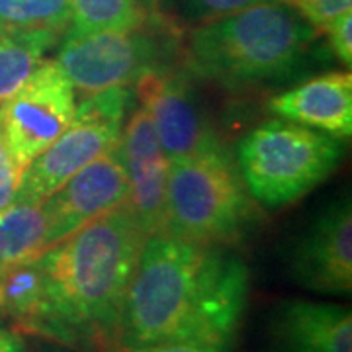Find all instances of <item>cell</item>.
<instances>
[{"mask_svg": "<svg viewBox=\"0 0 352 352\" xmlns=\"http://www.w3.org/2000/svg\"><path fill=\"white\" fill-rule=\"evenodd\" d=\"M22 352H63V351H59V349H47V346H39V349H34V351H28L24 346V351Z\"/></svg>", "mask_w": 352, "mask_h": 352, "instance_id": "27", "label": "cell"}, {"mask_svg": "<svg viewBox=\"0 0 352 352\" xmlns=\"http://www.w3.org/2000/svg\"><path fill=\"white\" fill-rule=\"evenodd\" d=\"M147 237L122 206L43 252L47 307L36 337L75 352H124V303Z\"/></svg>", "mask_w": 352, "mask_h": 352, "instance_id": "2", "label": "cell"}, {"mask_svg": "<svg viewBox=\"0 0 352 352\" xmlns=\"http://www.w3.org/2000/svg\"><path fill=\"white\" fill-rule=\"evenodd\" d=\"M24 168L14 159L6 141L0 135V212L6 210L14 200L22 184Z\"/></svg>", "mask_w": 352, "mask_h": 352, "instance_id": "22", "label": "cell"}, {"mask_svg": "<svg viewBox=\"0 0 352 352\" xmlns=\"http://www.w3.org/2000/svg\"><path fill=\"white\" fill-rule=\"evenodd\" d=\"M133 85L168 163L219 141L204 118L184 69L157 63L141 73Z\"/></svg>", "mask_w": 352, "mask_h": 352, "instance_id": "9", "label": "cell"}, {"mask_svg": "<svg viewBox=\"0 0 352 352\" xmlns=\"http://www.w3.org/2000/svg\"><path fill=\"white\" fill-rule=\"evenodd\" d=\"M180 34L159 16L129 30H102L82 36H65L57 67L75 92L85 98L106 88L133 85L149 67L163 63L168 50H178Z\"/></svg>", "mask_w": 352, "mask_h": 352, "instance_id": "6", "label": "cell"}, {"mask_svg": "<svg viewBox=\"0 0 352 352\" xmlns=\"http://www.w3.org/2000/svg\"><path fill=\"white\" fill-rule=\"evenodd\" d=\"M344 141L276 118L241 139L235 161L252 200L278 210L302 200L339 168Z\"/></svg>", "mask_w": 352, "mask_h": 352, "instance_id": "5", "label": "cell"}, {"mask_svg": "<svg viewBox=\"0 0 352 352\" xmlns=\"http://www.w3.org/2000/svg\"><path fill=\"white\" fill-rule=\"evenodd\" d=\"M288 270L302 288L325 296L352 292V206L351 196L331 201L294 239Z\"/></svg>", "mask_w": 352, "mask_h": 352, "instance_id": "10", "label": "cell"}, {"mask_svg": "<svg viewBox=\"0 0 352 352\" xmlns=\"http://www.w3.org/2000/svg\"><path fill=\"white\" fill-rule=\"evenodd\" d=\"M268 352H352L351 307L284 300L268 321Z\"/></svg>", "mask_w": 352, "mask_h": 352, "instance_id": "13", "label": "cell"}, {"mask_svg": "<svg viewBox=\"0 0 352 352\" xmlns=\"http://www.w3.org/2000/svg\"><path fill=\"white\" fill-rule=\"evenodd\" d=\"M120 155L129 182L127 208L147 235L161 233L164 226V196L168 161L143 108L129 116L122 129Z\"/></svg>", "mask_w": 352, "mask_h": 352, "instance_id": "12", "label": "cell"}, {"mask_svg": "<svg viewBox=\"0 0 352 352\" xmlns=\"http://www.w3.org/2000/svg\"><path fill=\"white\" fill-rule=\"evenodd\" d=\"M75 112V88L53 59H43L24 85L0 104V135L25 170L63 133Z\"/></svg>", "mask_w": 352, "mask_h": 352, "instance_id": "8", "label": "cell"}, {"mask_svg": "<svg viewBox=\"0 0 352 352\" xmlns=\"http://www.w3.org/2000/svg\"><path fill=\"white\" fill-rule=\"evenodd\" d=\"M149 18L139 0H71V24L65 36L129 30L145 24Z\"/></svg>", "mask_w": 352, "mask_h": 352, "instance_id": "18", "label": "cell"}, {"mask_svg": "<svg viewBox=\"0 0 352 352\" xmlns=\"http://www.w3.org/2000/svg\"><path fill=\"white\" fill-rule=\"evenodd\" d=\"M59 39L41 30H0V104L32 76Z\"/></svg>", "mask_w": 352, "mask_h": 352, "instance_id": "17", "label": "cell"}, {"mask_svg": "<svg viewBox=\"0 0 352 352\" xmlns=\"http://www.w3.org/2000/svg\"><path fill=\"white\" fill-rule=\"evenodd\" d=\"M129 92L106 88L76 106L63 133L25 166L16 200L43 204L80 168L120 145Z\"/></svg>", "mask_w": 352, "mask_h": 352, "instance_id": "7", "label": "cell"}, {"mask_svg": "<svg viewBox=\"0 0 352 352\" xmlns=\"http://www.w3.org/2000/svg\"><path fill=\"white\" fill-rule=\"evenodd\" d=\"M47 251V223L41 204L14 200L0 212V270L39 258Z\"/></svg>", "mask_w": 352, "mask_h": 352, "instance_id": "16", "label": "cell"}, {"mask_svg": "<svg viewBox=\"0 0 352 352\" xmlns=\"http://www.w3.org/2000/svg\"><path fill=\"white\" fill-rule=\"evenodd\" d=\"M127 352H223L206 342H196V340H166V342H155L147 346L131 349Z\"/></svg>", "mask_w": 352, "mask_h": 352, "instance_id": "24", "label": "cell"}, {"mask_svg": "<svg viewBox=\"0 0 352 352\" xmlns=\"http://www.w3.org/2000/svg\"><path fill=\"white\" fill-rule=\"evenodd\" d=\"M321 34L292 2H270L190 28L178 53L188 75L239 92L300 75Z\"/></svg>", "mask_w": 352, "mask_h": 352, "instance_id": "3", "label": "cell"}, {"mask_svg": "<svg viewBox=\"0 0 352 352\" xmlns=\"http://www.w3.org/2000/svg\"><path fill=\"white\" fill-rule=\"evenodd\" d=\"M289 2V0H161L157 16L176 34H184L194 25L206 24L256 4Z\"/></svg>", "mask_w": 352, "mask_h": 352, "instance_id": "20", "label": "cell"}, {"mask_svg": "<svg viewBox=\"0 0 352 352\" xmlns=\"http://www.w3.org/2000/svg\"><path fill=\"white\" fill-rule=\"evenodd\" d=\"M323 34L329 38L331 51L337 55L340 63L346 69L352 65V14H340L327 28H323Z\"/></svg>", "mask_w": 352, "mask_h": 352, "instance_id": "23", "label": "cell"}, {"mask_svg": "<svg viewBox=\"0 0 352 352\" xmlns=\"http://www.w3.org/2000/svg\"><path fill=\"white\" fill-rule=\"evenodd\" d=\"M127 200L129 182L120 149L116 147L80 168L43 200L41 208L47 223V249L96 217L127 206Z\"/></svg>", "mask_w": 352, "mask_h": 352, "instance_id": "11", "label": "cell"}, {"mask_svg": "<svg viewBox=\"0 0 352 352\" xmlns=\"http://www.w3.org/2000/svg\"><path fill=\"white\" fill-rule=\"evenodd\" d=\"M256 221V201L221 141L168 163L163 233L235 247Z\"/></svg>", "mask_w": 352, "mask_h": 352, "instance_id": "4", "label": "cell"}, {"mask_svg": "<svg viewBox=\"0 0 352 352\" xmlns=\"http://www.w3.org/2000/svg\"><path fill=\"white\" fill-rule=\"evenodd\" d=\"M249 288V268L231 247L153 233L143 243L124 303V352L166 340H196L229 352Z\"/></svg>", "mask_w": 352, "mask_h": 352, "instance_id": "1", "label": "cell"}, {"mask_svg": "<svg viewBox=\"0 0 352 352\" xmlns=\"http://www.w3.org/2000/svg\"><path fill=\"white\" fill-rule=\"evenodd\" d=\"M71 0H0V30H41L63 38Z\"/></svg>", "mask_w": 352, "mask_h": 352, "instance_id": "19", "label": "cell"}, {"mask_svg": "<svg viewBox=\"0 0 352 352\" xmlns=\"http://www.w3.org/2000/svg\"><path fill=\"white\" fill-rule=\"evenodd\" d=\"M266 108L280 120L314 127L333 138L349 139L352 133L351 71L311 76L272 96Z\"/></svg>", "mask_w": 352, "mask_h": 352, "instance_id": "14", "label": "cell"}, {"mask_svg": "<svg viewBox=\"0 0 352 352\" xmlns=\"http://www.w3.org/2000/svg\"><path fill=\"white\" fill-rule=\"evenodd\" d=\"M139 2H141V6L145 8V12L149 16H157V8H159L161 0H139Z\"/></svg>", "mask_w": 352, "mask_h": 352, "instance_id": "26", "label": "cell"}, {"mask_svg": "<svg viewBox=\"0 0 352 352\" xmlns=\"http://www.w3.org/2000/svg\"><path fill=\"white\" fill-rule=\"evenodd\" d=\"M45 307V280L38 258L0 270V314L12 321L16 333L36 335Z\"/></svg>", "mask_w": 352, "mask_h": 352, "instance_id": "15", "label": "cell"}, {"mask_svg": "<svg viewBox=\"0 0 352 352\" xmlns=\"http://www.w3.org/2000/svg\"><path fill=\"white\" fill-rule=\"evenodd\" d=\"M24 340L20 333L12 329L0 327V352H22L24 351Z\"/></svg>", "mask_w": 352, "mask_h": 352, "instance_id": "25", "label": "cell"}, {"mask_svg": "<svg viewBox=\"0 0 352 352\" xmlns=\"http://www.w3.org/2000/svg\"><path fill=\"white\" fill-rule=\"evenodd\" d=\"M300 12L323 32L340 14L352 10V0H289Z\"/></svg>", "mask_w": 352, "mask_h": 352, "instance_id": "21", "label": "cell"}]
</instances>
